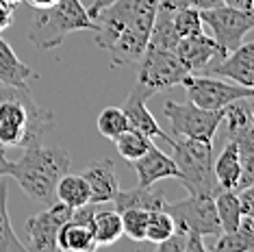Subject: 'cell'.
<instances>
[{"label":"cell","mask_w":254,"mask_h":252,"mask_svg":"<svg viewBox=\"0 0 254 252\" xmlns=\"http://www.w3.org/2000/svg\"><path fill=\"white\" fill-rule=\"evenodd\" d=\"M157 7L159 0H115L96 13V46L111 55L113 65H130L143 57Z\"/></svg>","instance_id":"cell-1"},{"label":"cell","mask_w":254,"mask_h":252,"mask_svg":"<svg viewBox=\"0 0 254 252\" xmlns=\"http://www.w3.org/2000/svg\"><path fill=\"white\" fill-rule=\"evenodd\" d=\"M53 120V111L37 105L31 87L0 83V148L42 144Z\"/></svg>","instance_id":"cell-2"},{"label":"cell","mask_w":254,"mask_h":252,"mask_svg":"<svg viewBox=\"0 0 254 252\" xmlns=\"http://www.w3.org/2000/svg\"><path fill=\"white\" fill-rule=\"evenodd\" d=\"M70 154L61 146L31 144L24 148L18 161H11L9 176H13L31 200L39 204L57 202V183L70 172Z\"/></svg>","instance_id":"cell-3"},{"label":"cell","mask_w":254,"mask_h":252,"mask_svg":"<svg viewBox=\"0 0 254 252\" xmlns=\"http://www.w3.org/2000/svg\"><path fill=\"white\" fill-rule=\"evenodd\" d=\"M76 31H94L87 7L80 0H57L50 7L33 9L26 37L39 50H53Z\"/></svg>","instance_id":"cell-4"},{"label":"cell","mask_w":254,"mask_h":252,"mask_svg":"<svg viewBox=\"0 0 254 252\" xmlns=\"http://www.w3.org/2000/svg\"><path fill=\"white\" fill-rule=\"evenodd\" d=\"M178 176L176 181L191 196H215L219 191L215 172H213V144L202 139L178 137L172 141Z\"/></svg>","instance_id":"cell-5"},{"label":"cell","mask_w":254,"mask_h":252,"mask_svg":"<svg viewBox=\"0 0 254 252\" xmlns=\"http://www.w3.org/2000/svg\"><path fill=\"white\" fill-rule=\"evenodd\" d=\"M163 116L170 120L174 137H187V139L211 141L215 130L224 122V109H202L191 100L178 105L174 100H167L163 105Z\"/></svg>","instance_id":"cell-6"},{"label":"cell","mask_w":254,"mask_h":252,"mask_svg":"<svg viewBox=\"0 0 254 252\" xmlns=\"http://www.w3.org/2000/svg\"><path fill=\"white\" fill-rule=\"evenodd\" d=\"M137 63H139L137 83H139L141 87H146L152 96L161 89L183 85L185 78L191 74L183 65V61L176 57L174 50L152 48V46H148L143 57Z\"/></svg>","instance_id":"cell-7"},{"label":"cell","mask_w":254,"mask_h":252,"mask_svg":"<svg viewBox=\"0 0 254 252\" xmlns=\"http://www.w3.org/2000/svg\"><path fill=\"white\" fill-rule=\"evenodd\" d=\"M200 18H202V24L211 28L213 39L217 42L224 55L235 50L254 26L252 11H241V9L228 7V4L200 9Z\"/></svg>","instance_id":"cell-8"},{"label":"cell","mask_w":254,"mask_h":252,"mask_svg":"<svg viewBox=\"0 0 254 252\" xmlns=\"http://www.w3.org/2000/svg\"><path fill=\"white\" fill-rule=\"evenodd\" d=\"M163 211L172 215V220H174L178 228L198 233L200 237H206V235L217 237V235H222L213 196H191L189 193V198L167 202Z\"/></svg>","instance_id":"cell-9"},{"label":"cell","mask_w":254,"mask_h":252,"mask_svg":"<svg viewBox=\"0 0 254 252\" xmlns=\"http://www.w3.org/2000/svg\"><path fill=\"white\" fill-rule=\"evenodd\" d=\"M187 87L189 100L202 109H224L233 100L239 98H252V87H241L237 83H226L222 78H215L213 74H189L183 81Z\"/></svg>","instance_id":"cell-10"},{"label":"cell","mask_w":254,"mask_h":252,"mask_svg":"<svg viewBox=\"0 0 254 252\" xmlns=\"http://www.w3.org/2000/svg\"><path fill=\"white\" fill-rule=\"evenodd\" d=\"M72 209L63 202L48 204L42 213L31 215L26 220V233H28V248L35 252H55L57 246V233L59 228L70 220Z\"/></svg>","instance_id":"cell-11"},{"label":"cell","mask_w":254,"mask_h":252,"mask_svg":"<svg viewBox=\"0 0 254 252\" xmlns=\"http://www.w3.org/2000/svg\"><path fill=\"white\" fill-rule=\"evenodd\" d=\"M98 204H83L78 209H72L70 220L65 222L57 233V246L65 252H89L98 248L94 242V213Z\"/></svg>","instance_id":"cell-12"},{"label":"cell","mask_w":254,"mask_h":252,"mask_svg":"<svg viewBox=\"0 0 254 252\" xmlns=\"http://www.w3.org/2000/svg\"><path fill=\"white\" fill-rule=\"evenodd\" d=\"M150 96L152 94H150L146 87H141L139 83H137L130 94L126 96L122 111L126 113V118H128V126L135 128V130H139V133H143L146 137H150V139H163L172 146L174 137L161 128L159 122L154 120V116L148 111V107H146V100L150 98Z\"/></svg>","instance_id":"cell-13"},{"label":"cell","mask_w":254,"mask_h":252,"mask_svg":"<svg viewBox=\"0 0 254 252\" xmlns=\"http://www.w3.org/2000/svg\"><path fill=\"white\" fill-rule=\"evenodd\" d=\"M213 76L230 78L241 87H254V44L241 42L235 50L219 59L217 65H206Z\"/></svg>","instance_id":"cell-14"},{"label":"cell","mask_w":254,"mask_h":252,"mask_svg":"<svg viewBox=\"0 0 254 252\" xmlns=\"http://www.w3.org/2000/svg\"><path fill=\"white\" fill-rule=\"evenodd\" d=\"M174 53L191 74L200 72L202 67H206L211 61H219L226 57L222 53V48L217 46L215 39L206 37L204 33H198V35H191V37H181Z\"/></svg>","instance_id":"cell-15"},{"label":"cell","mask_w":254,"mask_h":252,"mask_svg":"<svg viewBox=\"0 0 254 252\" xmlns=\"http://www.w3.org/2000/svg\"><path fill=\"white\" fill-rule=\"evenodd\" d=\"M130 168L135 170L139 187H152L154 183H159L163 179H176L178 176L174 159L167 157L165 152H161L154 144L139 159L130 161Z\"/></svg>","instance_id":"cell-16"},{"label":"cell","mask_w":254,"mask_h":252,"mask_svg":"<svg viewBox=\"0 0 254 252\" xmlns=\"http://www.w3.org/2000/svg\"><path fill=\"white\" fill-rule=\"evenodd\" d=\"M83 179L89 187V202L91 204H105L113 202V198L120 191L118 174H115V165L111 159H100V161L91 163L83 172Z\"/></svg>","instance_id":"cell-17"},{"label":"cell","mask_w":254,"mask_h":252,"mask_svg":"<svg viewBox=\"0 0 254 252\" xmlns=\"http://www.w3.org/2000/svg\"><path fill=\"white\" fill-rule=\"evenodd\" d=\"M213 172L219 189H239L241 179H244V163H241L239 146L233 139L226 141L224 150L219 152L217 161H213Z\"/></svg>","instance_id":"cell-18"},{"label":"cell","mask_w":254,"mask_h":252,"mask_svg":"<svg viewBox=\"0 0 254 252\" xmlns=\"http://www.w3.org/2000/svg\"><path fill=\"white\" fill-rule=\"evenodd\" d=\"M39 78L20 57L13 53V48L0 37V83L18 85V87H31V81Z\"/></svg>","instance_id":"cell-19"},{"label":"cell","mask_w":254,"mask_h":252,"mask_svg":"<svg viewBox=\"0 0 254 252\" xmlns=\"http://www.w3.org/2000/svg\"><path fill=\"white\" fill-rule=\"evenodd\" d=\"M115 211L122 213L126 209H146V211H163L167 200L163 193H154L152 187H135V189H120L113 198Z\"/></svg>","instance_id":"cell-20"},{"label":"cell","mask_w":254,"mask_h":252,"mask_svg":"<svg viewBox=\"0 0 254 252\" xmlns=\"http://www.w3.org/2000/svg\"><path fill=\"white\" fill-rule=\"evenodd\" d=\"M57 200L67 204L70 209H78L83 204H89V187L85 183L83 174H63L57 183Z\"/></svg>","instance_id":"cell-21"},{"label":"cell","mask_w":254,"mask_h":252,"mask_svg":"<svg viewBox=\"0 0 254 252\" xmlns=\"http://www.w3.org/2000/svg\"><path fill=\"white\" fill-rule=\"evenodd\" d=\"M217 211V220L222 226V233H235L241 222V209H239V196L235 189H219L213 196Z\"/></svg>","instance_id":"cell-22"},{"label":"cell","mask_w":254,"mask_h":252,"mask_svg":"<svg viewBox=\"0 0 254 252\" xmlns=\"http://www.w3.org/2000/svg\"><path fill=\"white\" fill-rule=\"evenodd\" d=\"M94 242L96 246H111L120 237H124V228H122V215L118 211H98L94 213Z\"/></svg>","instance_id":"cell-23"},{"label":"cell","mask_w":254,"mask_h":252,"mask_svg":"<svg viewBox=\"0 0 254 252\" xmlns=\"http://www.w3.org/2000/svg\"><path fill=\"white\" fill-rule=\"evenodd\" d=\"M178 39L181 37L176 35L174 22H172V11L157 7L154 24H152V31H150V37H148V46H152V48H163V50H174Z\"/></svg>","instance_id":"cell-24"},{"label":"cell","mask_w":254,"mask_h":252,"mask_svg":"<svg viewBox=\"0 0 254 252\" xmlns=\"http://www.w3.org/2000/svg\"><path fill=\"white\" fill-rule=\"evenodd\" d=\"M26 246L18 239L11 226L7 207V183H0V252H24Z\"/></svg>","instance_id":"cell-25"},{"label":"cell","mask_w":254,"mask_h":252,"mask_svg":"<svg viewBox=\"0 0 254 252\" xmlns=\"http://www.w3.org/2000/svg\"><path fill=\"white\" fill-rule=\"evenodd\" d=\"M159 252H206V246L202 242L198 233L185 231V228H174V233L165 239V242L157 244Z\"/></svg>","instance_id":"cell-26"},{"label":"cell","mask_w":254,"mask_h":252,"mask_svg":"<svg viewBox=\"0 0 254 252\" xmlns=\"http://www.w3.org/2000/svg\"><path fill=\"white\" fill-rule=\"evenodd\" d=\"M113 141H115V148H118L120 157L126 159L128 163L135 161V159H139L141 154L154 144L150 137H146L143 133H139V130H135V128L124 130V133L120 137H115Z\"/></svg>","instance_id":"cell-27"},{"label":"cell","mask_w":254,"mask_h":252,"mask_svg":"<svg viewBox=\"0 0 254 252\" xmlns=\"http://www.w3.org/2000/svg\"><path fill=\"white\" fill-rule=\"evenodd\" d=\"M96 126H98V133L102 137H107V139H115V137H120L124 133V130H128V118H126V113L122 111V107H107L102 109L100 113H98V120H96Z\"/></svg>","instance_id":"cell-28"},{"label":"cell","mask_w":254,"mask_h":252,"mask_svg":"<svg viewBox=\"0 0 254 252\" xmlns=\"http://www.w3.org/2000/svg\"><path fill=\"white\" fill-rule=\"evenodd\" d=\"M172 22H174L176 35L178 37H191L202 33V18H200V9L198 7H183L172 11Z\"/></svg>","instance_id":"cell-29"},{"label":"cell","mask_w":254,"mask_h":252,"mask_svg":"<svg viewBox=\"0 0 254 252\" xmlns=\"http://www.w3.org/2000/svg\"><path fill=\"white\" fill-rule=\"evenodd\" d=\"M174 220L167 211H152L148 217V226H146V242L150 244H161L174 233Z\"/></svg>","instance_id":"cell-30"},{"label":"cell","mask_w":254,"mask_h":252,"mask_svg":"<svg viewBox=\"0 0 254 252\" xmlns=\"http://www.w3.org/2000/svg\"><path fill=\"white\" fill-rule=\"evenodd\" d=\"M152 211L146 209H126L122 211V228L124 235L132 242H146V226H148V217Z\"/></svg>","instance_id":"cell-31"},{"label":"cell","mask_w":254,"mask_h":252,"mask_svg":"<svg viewBox=\"0 0 254 252\" xmlns=\"http://www.w3.org/2000/svg\"><path fill=\"white\" fill-rule=\"evenodd\" d=\"M213 250L215 252H252L254 242L244 237L239 231L222 233V235H217V242H215V246H213Z\"/></svg>","instance_id":"cell-32"},{"label":"cell","mask_w":254,"mask_h":252,"mask_svg":"<svg viewBox=\"0 0 254 252\" xmlns=\"http://www.w3.org/2000/svg\"><path fill=\"white\" fill-rule=\"evenodd\" d=\"M11 22H13V7L9 2H4V0H0V33L7 31Z\"/></svg>","instance_id":"cell-33"},{"label":"cell","mask_w":254,"mask_h":252,"mask_svg":"<svg viewBox=\"0 0 254 252\" xmlns=\"http://www.w3.org/2000/svg\"><path fill=\"white\" fill-rule=\"evenodd\" d=\"M159 7L176 11V9H183V7H191V0H159Z\"/></svg>","instance_id":"cell-34"},{"label":"cell","mask_w":254,"mask_h":252,"mask_svg":"<svg viewBox=\"0 0 254 252\" xmlns=\"http://www.w3.org/2000/svg\"><path fill=\"white\" fill-rule=\"evenodd\" d=\"M222 2L228 4V7L241 9V11H252V0H222Z\"/></svg>","instance_id":"cell-35"},{"label":"cell","mask_w":254,"mask_h":252,"mask_svg":"<svg viewBox=\"0 0 254 252\" xmlns=\"http://www.w3.org/2000/svg\"><path fill=\"white\" fill-rule=\"evenodd\" d=\"M9 170H11V161L4 154V148H0V179L2 176H9Z\"/></svg>","instance_id":"cell-36"},{"label":"cell","mask_w":254,"mask_h":252,"mask_svg":"<svg viewBox=\"0 0 254 252\" xmlns=\"http://www.w3.org/2000/svg\"><path fill=\"white\" fill-rule=\"evenodd\" d=\"M193 7L198 9H209V7H217V4H224L222 0H191Z\"/></svg>","instance_id":"cell-37"},{"label":"cell","mask_w":254,"mask_h":252,"mask_svg":"<svg viewBox=\"0 0 254 252\" xmlns=\"http://www.w3.org/2000/svg\"><path fill=\"white\" fill-rule=\"evenodd\" d=\"M28 4H31L33 9H42V7H50L53 2H57V0H26Z\"/></svg>","instance_id":"cell-38"},{"label":"cell","mask_w":254,"mask_h":252,"mask_svg":"<svg viewBox=\"0 0 254 252\" xmlns=\"http://www.w3.org/2000/svg\"><path fill=\"white\" fill-rule=\"evenodd\" d=\"M4 2H9V4H11V7H15V4H20V2H22V0H4Z\"/></svg>","instance_id":"cell-39"}]
</instances>
